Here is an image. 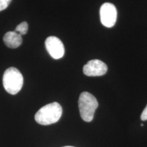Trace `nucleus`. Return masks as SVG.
Returning a JSON list of instances; mask_svg holds the SVG:
<instances>
[{
	"mask_svg": "<svg viewBox=\"0 0 147 147\" xmlns=\"http://www.w3.org/2000/svg\"><path fill=\"white\" fill-rule=\"evenodd\" d=\"M27 31H28V24L27 22H23V23H20L15 29V32L21 36L26 34Z\"/></svg>",
	"mask_w": 147,
	"mask_h": 147,
	"instance_id": "nucleus-8",
	"label": "nucleus"
},
{
	"mask_svg": "<svg viewBox=\"0 0 147 147\" xmlns=\"http://www.w3.org/2000/svg\"><path fill=\"white\" fill-rule=\"evenodd\" d=\"M3 85L5 91L11 95H16L23 85V76L16 67H9L3 76Z\"/></svg>",
	"mask_w": 147,
	"mask_h": 147,
	"instance_id": "nucleus-3",
	"label": "nucleus"
},
{
	"mask_svg": "<svg viewBox=\"0 0 147 147\" xmlns=\"http://www.w3.org/2000/svg\"><path fill=\"white\" fill-rule=\"evenodd\" d=\"M141 119H142V121L147 120V105L142 113V115H141Z\"/></svg>",
	"mask_w": 147,
	"mask_h": 147,
	"instance_id": "nucleus-10",
	"label": "nucleus"
},
{
	"mask_svg": "<svg viewBox=\"0 0 147 147\" xmlns=\"http://www.w3.org/2000/svg\"><path fill=\"white\" fill-rule=\"evenodd\" d=\"M46 49L49 54L55 59L62 58L65 54V48L59 38L50 36L45 41Z\"/></svg>",
	"mask_w": 147,
	"mask_h": 147,
	"instance_id": "nucleus-5",
	"label": "nucleus"
},
{
	"mask_svg": "<svg viewBox=\"0 0 147 147\" xmlns=\"http://www.w3.org/2000/svg\"><path fill=\"white\" fill-rule=\"evenodd\" d=\"M11 1L12 0H0V12L8 8Z\"/></svg>",
	"mask_w": 147,
	"mask_h": 147,
	"instance_id": "nucleus-9",
	"label": "nucleus"
},
{
	"mask_svg": "<svg viewBox=\"0 0 147 147\" xmlns=\"http://www.w3.org/2000/svg\"><path fill=\"white\" fill-rule=\"evenodd\" d=\"M98 107L96 98L89 92H82L78 100V108L82 119L85 122H91Z\"/></svg>",
	"mask_w": 147,
	"mask_h": 147,
	"instance_id": "nucleus-2",
	"label": "nucleus"
},
{
	"mask_svg": "<svg viewBox=\"0 0 147 147\" xmlns=\"http://www.w3.org/2000/svg\"><path fill=\"white\" fill-rule=\"evenodd\" d=\"M63 147H74V146H63Z\"/></svg>",
	"mask_w": 147,
	"mask_h": 147,
	"instance_id": "nucleus-11",
	"label": "nucleus"
},
{
	"mask_svg": "<svg viewBox=\"0 0 147 147\" xmlns=\"http://www.w3.org/2000/svg\"><path fill=\"white\" fill-rule=\"evenodd\" d=\"M106 64L99 59H93L87 62L83 67V73L88 76H100L107 72Z\"/></svg>",
	"mask_w": 147,
	"mask_h": 147,
	"instance_id": "nucleus-6",
	"label": "nucleus"
},
{
	"mask_svg": "<svg viewBox=\"0 0 147 147\" xmlns=\"http://www.w3.org/2000/svg\"><path fill=\"white\" fill-rule=\"evenodd\" d=\"M62 113L61 106L57 102H53L40 108L35 115V120L40 125H49L57 122Z\"/></svg>",
	"mask_w": 147,
	"mask_h": 147,
	"instance_id": "nucleus-1",
	"label": "nucleus"
},
{
	"mask_svg": "<svg viewBox=\"0 0 147 147\" xmlns=\"http://www.w3.org/2000/svg\"><path fill=\"white\" fill-rule=\"evenodd\" d=\"M22 37L15 32H7L3 36V42L5 45L10 49H16L22 44Z\"/></svg>",
	"mask_w": 147,
	"mask_h": 147,
	"instance_id": "nucleus-7",
	"label": "nucleus"
},
{
	"mask_svg": "<svg viewBox=\"0 0 147 147\" xmlns=\"http://www.w3.org/2000/svg\"><path fill=\"white\" fill-rule=\"evenodd\" d=\"M100 20L102 25L108 28L115 25L117 18V10L111 3H104L100 8Z\"/></svg>",
	"mask_w": 147,
	"mask_h": 147,
	"instance_id": "nucleus-4",
	"label": "nucleus"
}]
</instances>
